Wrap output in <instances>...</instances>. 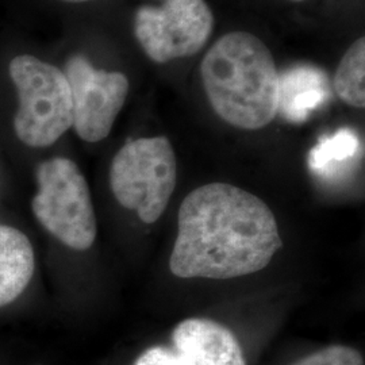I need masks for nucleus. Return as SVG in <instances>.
<instances>
[{"instance_id":"2","label":"nucleus","mask_w":365,"mask_h":365,"mask_svg":"<svg viewBox=\"0 0 365 365\" xmlns=\"http://www.w3.org/2000/svg\"><path fill=\"white\" fill-rule=\"evenodd\" d=\"M200 75L210 105L244 130L268 126L279 107V72L267 45L247 31L218 39L206 53Z\"/></svg>"},{"instance_id":"16","label":"nucleus","mask_w":365,"mask_h":365,"mask_svg":"<svg viewBox=\"0 0 365 365\" xmlns=\"http://www.w3.org/2000/svg\"><path fill=\"white\" fill-rule=\"evenodd\" d=\"M292 1H303V0H292Z\"/></svg>"},{"instance_id":"10","label":"nucleus","mask_w":365,"mask_h":365,"mask_svg":"<svg viewBox=\"0 0 365 365\" xmlns=\"http://www.w3.org/2000/svg\"><path fill=\"white\" fill-rule=\"evenodd\" d=\"M34 250L26 235L0 225V307L13 303L34 274Z\"/></svg>"},{"instance_id":"11","label":"nucleus","mask_w":365,"mask_h":365,"mask_svg":"<svg viewBox=\"0 0 365 365\" xmlns=\"http://www.w3.org/2000/svg\"><path fill=\"white\" fill-rule=\"evenodd\" d=\"M360 138L351 129H341L318 141L309 155V167L322 179H334L349 165L360 153Z\"/></svg>"},{"instance_id":"13","label":"nucleus","mask_w":365,"mask_h":365,"mask_svg":"<svg viewBox=\"0 0 365 365\" xmlns=\"http://www.w3.org/2000/svg\"><path fill=\"white\" fill-rule=\"evenodd\" d=\"M291 365H364V359L354 348L331 345L312 353Z\"/></svg>"},{"instance_id":"1","label":"nucleus","mask_w":365,"mask_h":365,"mask_svg":"<svg viewBox=\"0 0 365 365\" xmlns=\"http://www.w3.org/2000/svg\"><path fill=\"white\" fill-rule=\"evenodd\" d=\"M283 247L272 210L259 196L226 182L184 197L170 272L182 279L226 280L264 269Z\"/></svg>"},{"instance_id":"12","label":"nucleus","mask_w":365,"mask_h":365,"mask_svg":"<svg viewBox=\"0 0 365 365\" xmlns=\"http://www.w3.org/2000/svg\"><path fill=\"white\" fill-rule=\"evenodd\" d=\"M334 90L346 105L363 108L365 106V39L353 42L344 54L334 78Z\"/></svg>"},{"instance_id":"4","label":"nucleus","mask_w":365,"mask_h":365,"mask_svg":"<svg viewBox=\"0 0 365 365\" xmlns=\"http://www.w3.org/2000/svg\"><path fill=\"white\" fill-rule=\"evenodd\" d=\"M178 178L176 156L167 137L138 138L123 145L110 167V185L119 205L145 223L167 209Z\"/></svg>"},{"instance_id":"9","label":"nucleus","mask_w":365,"mask_h":365,"mask_svg":"<svg viewBox=\"0 0 365 365\" xmlns=\"http://www.w3.org/2000/svg\"><path fill=\"white\" fill-rule=\"evenodd\" d=\"M329 98V78L312 66H294L279 75V107L288 122L300 123Z\"/></svg>"},{"instance_id":"8","label":"nucleus","mask_w":365,"mask_h":365,"mask_svg":"<svg viewBox=\"0 0 365 365\" xmlns=\"http://www.w3.org/2000/svg\"><path fill=\"white\" fill-rule=\"evenodd\" d=\"M172 341L184 365H247L237 337L212 319H184L175 327Z\"/></svg>"},{"instance_id":"7","label":"nucleus","mask_w":365,"mask_h":365,"mask_svg":"<svg viewBox=\"0 0 365 365\" xmlns=\"http://www.w3.org/2000/svg\"><path fill=\"white\" fill-rule=\"evenodd\" d=\"M64 75L72 96L73 129L87 143L105 140L126 102L129 80L120 72L95 69L81 54L66 61Z\"/></svg>"},{"instance_id":"3","label":"nucleus","mask_w":365,"mask_h":365,"mask_svg":"<svg viewBox=\"0 0 365 365\" xmlns=\"http://www.w3.org/2000/svg\"><path fill=\"white\" fill-rule=\"evenodd\" d=\"M10 76L19 98L14 118L18 138L31 148L54 144L72 128V96L64 72L21 54L10 63Z\"/></svg>"},{"instance_id":"5","label":"nucleus","mask_w":365,"mask_h":365,"mask_svg":"<svg viewBox=\"0 0 365 365\" xmlns=\"http://www.w3.org/2000/svg\"><path fill=\"white\" fill-rule=\"evenodd\" d=\"M38 192L31 202L39 223L68 248L87 250L96 238V215L87 180L66 157L39 164Z\"/></svg>"},{"instance_id":"6","label":"nucleus","mask_w":365,"mask_h":365,"mask_svg":"<svg viewBox=\"0 0 365 365\" xmlns=\"http://www.w3.org/2000/svg\"><path fill=\"white\" fill-rule=\"evenodd\" d=\"M212 26L214 16L205 0H165L160 7H140L134 16L135 38L158 64L200 52Z\"/></svg>"},{"instance_id":"14","label":"nucleus","mask_w":365,"mask_h":365,"mask_svg":"<svg viewBox=\"0 0 365 365\" xmlns=\"http://www.w3.org/2000/svg\"><path fill=\"white\" fill-rule=\"evenodd\" d=\"M134 365H184L178 354L163 346H153L145 351Z\"/></svg>"},{"instance_id":"15","label":"nucleus","mask_w":365,"mask_h":365,"mask_svg":"<svg viewBox=\"0 0 365 365\" xmlns=\"http://www.w3.org/2000/svg\"><path fill=\"white\" fill-rule=\"evenodd\" d=\"M64 1H69V3H83V1H90V0H64Z\"/></svg>"}]
</instances>
